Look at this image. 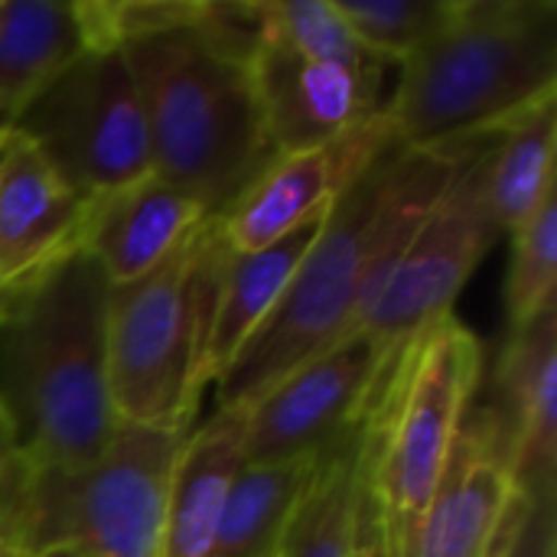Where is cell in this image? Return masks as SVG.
<instances>
[{"mask_svg": "<svg viewBox=\"0 0 557 557\" xmlns=\"http://www.w3.org/2000/svg\"><path fill=\"white\" fill-rule=\"evenodd\" d=\"M480 137L398 144L333 202L277 310L212 382L215 408L248 411L307 359L359 330L382 277Z\"/></svg>", "mask_w": 557, "mask_h": 557, "instance_id": "obj_1", "label": "cell"}, {"mask_svg": "<svg viewBox=\"0 0 557 557\" xmlns=\"http://www.w3.org/2000/svg\"><path fill=\"white\" fill-rule=\"evenodd\" d=\"M369 428V421H366ZM366 428L323 454L274 557H349L366 476Z\"/></svg>", "mask_w": 557, "mask_h": 557, "instance_id": "obj_22", "label": "cell"}, {"mask_svg": "<svg viewBox=\"0 0 557 557\" xmlns=\"http://www.w3.org/2000/svg\"><path fill=\"white\" fill-rule=\"evenodd\" d=\"M10 127L88 202L153 173L147 117L124 49L82 52Z\"/></svg>", "mask_w": 557, "mask_h": 557, "instance_id": "obj_8", "label": "cell"}, {"mask_svg": "<svg viewBox=\"0 0 557 557\" xmlns=\"http://www.w3.org/2000/svg\"><path fill=\"white\" fill-rule=\"evenodd\" d=\"M0 7H3V0H0Z\"/></svg>", "mask_w": 557, "mask_h": 557, "instance_id": "obj_31", "label": "cell"}, {"mask_svg": "<svg viewBox=\"0 0 557 557\" xmlns=\"http://www.w3.org/2000/svg\"><path fill=\"white\" fill-rule=\"evenodd\" d=\"M349 557H388L385 529H382L379 509L366 490V476H362V496H359V516H356V542H352Z\"/></svg>", "mask_w": 557, "mask_h": 557, "instance_id": "obj_27", "label": "cell"}, {"mask_svg": "<svg viewBox=\"0 0 557 557\" xmlns=\"http://www.w3.org/2000/svg\"><path fill=\"white\" fill-rule=\"evenodd\" d=\"M512 437L493 405L463 414L414 557H496L516 506Z\"/></svg>", "mask_w": 557, "mask_h": 557, "instance_id": "obj_12", "label": "cell"}, {"mask_svg": "<svg viewBox=\"0 0 557 557\" xmlns=\"http://www.w3.org/2000/svg\"><path fill=\"white\" fill-rule=\"evenodd\" d=\"M13 460H16V441H13V428H10V421H7V414L0 408V493H3V483L10 476Z\"/></svg>", "mask_w": 557, "mask_h": 557, "instance_id": "obj_28", "label": "cell"}, {"mask_svg": "<svg viewBox=\"0 0 557 557\" xmlns=\"http://www.w3.org/2000/svg\"><path fill=\"white\" fill-rule=\"evenodd\" d=\"M33 557H85L82 552H75V548H49V552H42V555H33Z\"/></svg>", "mask_w": 557, "mask_h": 557, "instance_id": "obj_29", "label": "cell"}, {"mask_svg": "<svg viewBox=\"0 0 557 557\" xmlns=\"http://www.w3.org/2000/svg\"><path fill=\"white\" fill-rule=\"evenodd\" d=\"M85 49L72 3L3 0L0 7V131Z\"/></svg>", "mask_w": 557, "mask_h": 557, "instance_id": "obj_19", "label": "cell"}, {"mask_svg": "<svg viewBox=\"0 0 557 557\" xmlns=\"http://www.w3.org/2000/svg\"><path fill=\"white\" fill-rule=\"evenodd\" d=\"M512 261L506 274V313L509 330L535 320L555 304L557 284V199L548 196L542 209L509 235Z\"/></svg>", "mask_w": 557, "mask_h": 557, "instance_id": "obj_25", "label": "cell"}, {"mask_svg": "<svg viewBox=\"0 0 557 557\" xmlns=\"http://www.w3.org/2000/svg\"><path fill=\"white\" fill-rule=\"evenodd\" d=\"M186 434L117 424L108 450L78 470L16 457L0 493V542L23 557L49 548L160 557L170 476Z\"/></svg>", "mask_w": 557, "mask_h": 557, "instance_id": "obj_6", "label": "cell"}, {"mask_svg": "<svg viewBox=\"0 0 557 557\" xmlns=\"http://www.w3.org/2000/svg\"><path fill=\"white\" fill-rule=\"evenodd\" d=\"M245 463V411H222L189 431L173 463L160 557H209L219 516Z\"/></svg>", "mask_w": 557, "mask_h": 557, "instance_id": "obj_17", "label": "cell"}, {"mask_svg": "<svg viewBox=\"0 0 557 557\" xmlns=\"http://www.w3.org/2000/svg\"><path fill=\"white\" fill-rule=\"evenodd\" d=\"M320 460L323 454L277 463H242L228 486L209 557H274Z\"/></svg>", "mask_w": 557, "mask_h": 557, "instance_id": "obj_20", "label": "cell"}, {"mask_svg": "<svg viewBox=\"0 0 557 557\" xmlns=\"http://www.w3.org/2000/svg\"><path fill=\"white\" fill-rule=\"evenodd\" d=\"M557 98L555 0H460L454 23L398 65L385 114L398 144L503 131Z\"/></svg>", "mask_w": 557, "mask_h": 557, "instance_id": "obj_4", "label": "cell"}, {"mask_svg": "<svg viewBox=\"0 0 557 557\" xmlns=\"http://www.w3.org/2000/svg\"><path fill=\"white\" fill-rule=\"evenodd\" d=\"M356 39L379 59L401 65L437 39L457 16L460 0H333Z\"/></svg>", "mask_w": 557, "mask_h": 557, "instance_id": "obj_24", "label": "cell"}, {"mask_svg": "<svg viewBox=\"0 0 557 557\" xmlns=\"http://www.w3.org/2000/svg\"><path fill=\"white\" fill-rule=\"evenodd\" d=\"M228 245L209 219L150 274L108 290V392L117 424L186 434L206 382V336Z\"/></svg>", "mask_w": 557, "mask_h": 557, "instance_id": "obj_5", "label": "cell"}, {"mask_svg": "<svg viewBox=\"0 0 557 557\" xmlns=\"http://www.w3.org/2000/svg\"><path fill=\"white\" fill-rule=\"evenodd\" d=\"M392 147H398V134L382 108L320 147L277 157L264 176L225 215H219L225 245L232 251H258L323 219Z\"/></svg>", "mask_w": 557, "mask_h": 557, "instance_id": "obj_11", "label": "cell"}, {"mask_svg": "<svg viewBox=\"0 0 557 557\" xmlns=\"http://www.w3.org/2000/svg\"><path fill=\"white\" fill-rule=\"evenodd\" d=\"M401 349L356 330L307 359L245 411V463L320 457L352 437L372 418Z\"/></svg>", "mask_w": 557, "mask_h": 557, "instance_id": "obj_10", "label": "cell"}, {"mask_svg": "<svg viewBox=\"0 0 557 557\" xmlns=\"http://www.w3.org/2000/svg\"><path fill=\"white\" fill-rule=\"evenodd\" d=\"M108 290L101 264L78 248L0 294V408L16 457L29 467H88L117 431L104 346Z\"/></svg>", "mask_w": 557, "mask_h": 557, "instance_id": "obj_2", "label": "cell"}, {"mask_svg": "<svg viewBox=\"0 0 557 557\" xmlns=\"http://www.w3.org/2000/svg\"><path fill=\"white\" fill-rule=\"evenodd\" d=\"M493 405L512 437L516 486L532 506H555L557 463V307L509 330L496 366Z\"/></svg>", "mask_w": 557, "mask_h": 557, "instance_id": "obj_15", "label": "cell"}, {"mask_svg": "<svg viewBox=\"0 0 557 557\" xmlns=\"http://www.w3.org/2000/svg\"><path fill=\"white\" fill-rule=\"evenodd\" d=\"M248 75L264 134L277 157L320 147L379 114L388 101V72L366 75L310 62L268 39L255 42Z\"/></svg>", "mask_w": 557, "mask_h": 557, "instance_id": "obj_13", "label": "cell"}, {"mask_svg": "<svg viewBox=\"0 0 557 557\" xmlns=\"http://www.w3.org/2000/svg\"><path fill=\"white\" fill-rule=\"evenodd\" d=\"M212 215L157 173L91 202L85 251L111 287L131 284L180 251Z\"/></svg>", "mask_w": 557, "mask_h": 557, "instance_id": "obj_16", "label": "cell"}, {"mask_svg": "<svg viewBox=\"0 0 557 557\" xmlns=\"http://www.w3.org/2000/svg\"><path fill=\"white\" fill-rule=\"evenodd\" d=\"M557 98L509 121L483 170L486 212L499 235L519 232L548 196H555Z\"/></svg>", "mask_w": 557, "mask_h": 557, "instance_id": "obj_21", "label": "cell"}, {"mask_svg": "<svg viewBox=\"0 0 557 557\" xmlns=\"http://www.w3.org/2000/svg\"><path fill=\"white\" fill-rule=\"evenodd\" d=\"M480 379L483 343L454 313L398 352L366 428V490L379 509L388 557H414L421 519Z\"/></svg>", "mask_w": 557, "mask_h": 557, "instance_id": "obj_7", "label": "cell"}, {"mask_svg": "<svg viewBox=\"0 0 557 557\" xmlns=\"http://www.w3.org/2000/svg\"><path fill=\"white\" fill-rule=\"evenodd\" d=\"M496 557H557L555 506H532L519 493Z\"/></svg>", "mask_w": 557, "mask_h": 557, "instance_id": "obj_26", "label": "cell"}, {"mask_svg": "<svg viewBox=\"0 0 557 557\" xmlns=\"http://www.w3.org/2000/svg\"><path fill=\"white\" fill-rule=\"evenodd\" d=\"M0 557H23V555H20V552H13L10 545H3V542H0Z\"/></svg>", "mask_w": 557, "mask_h": 557, "instance_id": "obj_30", "label": "cell"}, {"mask_svg": "<svg viewBox=\"0 0 557 557\" xmlns=\"http://www.w3.org/2000/svg\"><path fill=\"white\" fill-rule=\"evenodd\" d=\"M121 49L144 104L153 173L212 219L225 215L277 160L248 62L219 49L196 23Z\"/></svg>", "mask_w": 557, "mask_h": 557, "instance_id": "obj_3", "label": "cell"}, {"mask_svg": "<svg viewBox=\"0 0 557 557\" xmlns=\"http://www.w3.org/2000/svg\"><path fill=\"white\" fill-rule=\"evenodd\" d=\"M258 39L277 42L310 62L339 65L349 72L382 75L398 69L375 52H369L333 0H261L251 3Z\"/></svg>", "mask_w": 557, "mask_h": 557, "instance_id": "obj_23", "label": "cell"}, {"mask_svg": "<svg viewBox=\"0 0 557 557\" xmlns=\"http://www.w3.org/2000/svg\"><path fill=\"white\" fill-rule=\"evenodd\" d=\"M91 202L20 131H0V294L85 245Z\"/></svg>", "mask_w": 557, "mask_h": 557, "instance_id": "obj_14", "label": "cell"}, {"mask_svg": "<svg viewBox=\"0 0 557 557\" xmlns=\"http://www.w3.org/2000/svg\"><path fill=\"white\" fill-rule=\"evenodd\" d=\"M320 222L323 219H317L258 251H232L228 248L209 336H206V382L209 385L228 369V362L242 352V346L277 310L307 248L313 245V238L320 232Z\"/></svg>", "mask_w": 557, "mask_h": 557, "instance_id": "obj_18", "label": "cell"}, {"mask_svg": "<svg viewBox=\"0 0 557 557\" xmlns=\"http://www.w3.org/2000/svg\"><path fill=\"white\" fill-rule=\"evenodd\" d=\"M496 137L499 131L480 137L382 277L359 323V330L372 333L379 343L401 349L418 333L450 317L454 300L503 238L483 196V170Z\"/></svg>", "mask_w": 557, "mask_h": 557, "instance_id": "obj_9", "label": "cell"}]
</instances>
